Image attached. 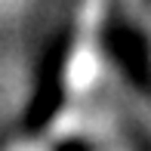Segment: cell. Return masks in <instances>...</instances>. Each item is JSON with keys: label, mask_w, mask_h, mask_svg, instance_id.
Wrapping results in <instances>:
<instances>
[{"label": "cell", "mask_w": 151, "mask_h": 151, "mask_svg": "<svg viewBox=\"0 0 151 151\" xmlns=\"http://www.w3.org/2000/svg\"><path fill=\"white\" fill-rule=\"evenodd\" d=\"M102 19V0H86L80 12V31L74 40V52L68 59V86L80 90L90 83L93 68H96V31Z\"/></svg>", "instance_id": "1"}]
</instances>
